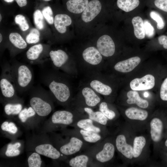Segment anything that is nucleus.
I'll use <instances>...</instances> for the list:
<instances>
[{
  "mask_svg": "<svg viewBox=\"0 0 167 167\" xmlns=\"http://www.w3.org/2000/svg\"><path fill=\"white\" fill-rule=\"evenodd\" d=\"M97 146L88 155L91 161H95L99 164L106 163L113 157L115 146L110 141H105Z\"/></svg>",
  "mask_w": 167,
  "mask_h": 167,
  "instance_id": "obj_4",
  "label": "nucleus"
},
{
  "mask_svg": "<svg viewBox=\"0 0 167 167\" xmlns=\"http://www.w3.org/2000/svg\"><path fill=\"white\" fill-rule=\"evenodd\" d=\"M91 159L88 154H81L71 158L69 162L72 167H86L91 162Z\"/></svg>",
  "mask_w": 167,
  "mask_h": 167,
  "instance_id": "obj_28",
  "label": "nucleus"
},
{
  "mask_svg": "<svg viewBox=\"0 0 167 167\" xmlns=\"http://www.w3.org/2000/svg\"><path fill=\"white\" fill-rule=\"evenodd\" d=\"M101 5L98 0H92L89 2L83 11L81 18L84 22H89L92 20L100 12Z\"/></svg>",
  "mask_w": 167,
  "mask_h": 167,
  "instance_id": "obj_15",
  "label": "nucleus"
},
{
  "mask_svg": "<svg viewBox=\"0 0 167 167\" xmlns=\"http://www.w3.org/2000/svg\"><path fill=\"white\" fill-rule=\"evenodd\" d=\"M128 99L126 102L129 104H135L139 107L146 108L149 106V102L146 100L142 98L136 91L131 90L127 93Z\"/></svg>",
  "mask_w": 167,
  "mask_h": 167,
  "instance_id": "obj_23",
  "label": "nucleus"
},
{
  "mask_svg": "<svg viewBox=\"0 0 167 167\" xmlns=\"http://www.w3.org/2000/svg\"><path fill=\"white\" fill-rule=\"evenodd\" d=\"M0 21L1 22L2 19V16L1 14H0Z\"/></svg>",
  "mask_w": 167,
  "mask_h": 167,
  "instance_id": "obj_52",
  "label": "nucleus"
},
{
  "mask_svg": "<svg viewBox=\"0 0 167 167\" xmlns=\"http://www.w3.org/2000/svg\"><path fill=\"white\" fill-rule=\"evenodd\" d=\"M22 105L21 103H8L5 105L4 110L7 115L19 114L22 109Z\"/></svg>",
  "mask_w": 167,
  "mask_h": 167,
  "instance_id": "obj_32",
  "label": "nucleus"
},
{
  "mask_svg": "<svg viewBox=\"0 0 167 167\" xmlns=\"http://www.w3.org/2000/svg\"><path fill=\"white\" fill-rule=\"evenodd\" d=\"M86 84L93 89L98 94L103 96H108L111 94L112 89L110 86L104 83L101 76L97 73H92Z\"/></svg>",
  "mask_w": 167,
  "mask_h": 167,
  "instance_id": "obj_9",
  "label": "nucleus"
},
{
  "mask_svg": "<svg viewBox=\"0 0 167 167\" xmlns=\"http://www.w3.org/2000/svg\"><path fill=\"white\" fill-rule=\"evenodd\" d=\"M140 4L139 0H117L118 7L126 12L133 11Z\"/></svg>",
  "mask_w": 167,
  "mask_h": 167,
  "instance_id": "obj_30",
  "label": "nucleus"
},
{
  "mask_svg": "<svg viewBox=\"0 0 167 167\" xmlns=\"http://www.w3.org/2000/svg\"><path fill=\"white\" fill-rule=\"evenodd\" d=\"M153 3L156 7L167 12V0H154Z\"/></svg>",
  "mask_w": 167,
  "mask_h": 167,
  "instance_id": "obj_45",
  "label": "nucleus"
},
{
  "mask_svg": "<svg viewBox=\"0 0 167 167\" xmlns=\"http://www.w3.org/2000/svg\"><path fill=\"white\" fill-rule=\"evenodd\" d=\"M115 146L117 151L125 157L130 159L133 157V146L127 143L124 135L120 134L117 136Z\"/></svg>",
  "mask_w": 167,
  "mask_h": 167,
  "instance_id": "obj_14",
  "label": "nucleus"
},
{
  "mask_svg": "<svg viewBox=\"0 0 167 167\" xmlns=\"http://www.w3.org/2000/svg\"><path fill=\"white\" fill-rule=\"evenodd\" d=\"M143 23L145 35L149 38L153 37L155 33L154 27L147 20H144Z\"/></svg>",
  "mask_w": 167,
  "mask_h": 167,
  "instance_id": "obj_43",
  "label": "nucleus"
},
{
  "mask_svg": "<svg viewBox=\"0 0 167 167\" xmlns=\"http://www.w3.org/2000/svg\"><path fill=\"white\" fill-rule=\"evenodd\" d=\"M44 0L45 1H50L51 0Z\"/></svg>",
  "mask_w": 167,
  "mask_h": 167,
  "instance_id": "obj_53",
  "label": "nucleus"
},
{
  "mask_svg": "<svg viewBox=\"0 0 167 167\" xmlns=\"http://www.w3.org/2000/svg\"><path fill=\"white\" fill-rule=\"evenodd\" d=\"M146 144V139L143 136H136L134 139L133 143V157L137 158L141 154Z\"/></svg>",
  "mask_w": 167,
  "mask_h": 167,
  "instance_id": "obj_29",
  "label": "nucleus"
},
{
  "mask_svg": "<svg viewBox=\"0 0 167 167\" xmlns=\"http://www.w3.org/2000/svg\"><path fill=\"white\" fill-rule=\"evenodd\" d=\"M77 129L82 138L87 142L95 143L100 141L102 139L101 135L100 134L83 129Z\"/></svg>",
  "mask_w": 167,
  "mask_h": 167,
  "instance_id": "obj_26",
  "label": "nucleus"
},
{
  "mask_svg": "<svg viewBox=\"0 0 167 167\" xmlns=\"http://www.w3.org/2000/svg\"><path fill=\"white\" fill-rule=\"evenodd\" d=\"M165 145L167 147V139L166 140L165 142Z\"/></svg>",
  "mask_w": 167,
  "mask_h": 167,
  "instance_id": "obj_51",
  "label": "nucleus"
},
{
  "mask_svg": "<svg viewBox=\"0 0 167 167\" xmlns=\"http://www.w3.org/2000/svg\"><path fill=\"white\" fill-rule=\"evenodd\" d=\"M9 39L10 42L16 48L24 49L27 47V44L18 33L12 32L10 34Z\"/></svg>",
  "mask_w": 167,
  "mask_h": 167,
  "instance_id": "obj_31",
  "label": "nucleus"
},
{
  "mask_svg": "<svg viewBox=\"0 0 167 167\" xmlns=\"http://www.w3.org/2000/svg\"><path fill=\"white\" fill-rule=\"evenodd\" d=\"M0 88L2 95L6 99H11L16 96L17 91L11 74L10 66H6L3 69L0 76Z\"/></svg>",
  "mask_w": 167,
  "mask_h": 167,
  "instance_id": "obj_5",
  "label": "nucleus"
},
{
  "mask_svg": "<svg viewBox=\"0 0 167 167\" xmlns=\"http://www.w3.org/2000/svg\"><path fill=\"white\" fill-rule=\"evenodd\" d=\"M151 18L157 23V28L158 29H163L165 26L164 21L160 15L157 12L152 11L150 14Z\"/></svg>",
  "mask_w": 167,
  "mask_h": 167,
  "instance_id": "obj_40",
  "label": "nucleus"
},
{
  "mask_svg": "<svg viewBox=\"0 0 167 167\" xmlns=\"http://www.w3.org/2000/svg\"><path fill=\"white\" fill-rule=\"evenodd\" d=\"M148 96V93L147 92H145L144 94V96L145 97H147Z\"/></svg>",
  "mask_w": 167,
  "mask_h": 167,
  "instance_id": "obj_49",
  "label": "nucleus"
},
{
  "mask_svg": "<svg viewBox=\"0 0 167 167\" xmlns=\"http://www.w3.org/2000/svg\"><path fill=\"white\" fill-rule=\"evenodd\" d=\"M88 2V0H69L67 2L66 5L70 12L79 14L84 11Z\"/></svg>",
  "mask_w": 167,
  "mask_h": 167,
  "instance_id": "obj_24",
  "label": "nucleus"
},
{
  "mask_svg": "<svg viewBox=\"0 0 167 167\" xmlns=\"http://www.w3.org/2000/svg\"><path fill=\"white\" fill-rule=\"evenodd\" d=\"M49 55L55 67L68 74H72L74 72L75 66L69 63L68 55L65 51L62 49L51 50Z\"/></svg>",
  "mask_w": 167,
  "mask_h": 167,
  "instance_id": "obj_6",
  "label": "nucleus"
},
{
  "mask_svg": "<svg viewBox=\"0 0 167 167\" xmlns=\"http://www.w3.org/2000/svg\"><path fill=\"white\" fill-rule=\"evenodd\" d=\"M159 43L163 45L164 48L167 49V36L165 35H161L158 37Z\"/></svg>",
  "mask_w": 167,
  "mask_h": 167,
  "instance_id": "obj_46",
  "label": "nucleus"
},
{
  "mask_svg": "<svg viewBox=\"0 0 167 167\" xmlns=\"http://www.w3.org/2000/svg\"><path fill=\"white\" fill-rule=\"evenodd\" d=\"M81 113L68 110H60L55 112L51 117V121L55 124L66 125H75L79 119L85 118Z\"/></svg>",
  "mask_w": 167,
  "mask_h": 167,
  "instance_id": "obj_7",
  "label": "nucleus"
},
{
  "mask_svg": "<svg viewBox=\"0 0 167 167\" xmlns=\"http://www.w3.org/2000/svg\"><path fill=\"white\" fill-rule=\"evenodd\" d=\"M43 46L39 44L31 47L27 51L26 55L27 58L31 63H33L39 59L43 51Z\"/></svg>",
  "mask_w": 167,
  "mask_h": 167,
  "instance_id": "obj_27",
  "label": "nucleus"
},
{
  "mask_svg": "<svg viewBox=\"0 0 167 167\" xmlns=\"http://www.w3.org/2000/svg\"><path fill=\"white\" fill-rule=\"evenodd\" d=\"M42 13L47 22L50 24L54 23L53 12L51 8L49 6H47L43 9Z\"/></svg>",
  "mask_w": 167,
  "mask_h": 167,
  "instance_id": "obj_41",
  "label": "nucleus"
},
{
  "mask_svg": "<svg viewBox=\"0 0 167 167\" xmlns=\"http://www.w3.org/2000/svg\"><path fill=\"white\" fill-rule=\"evenodd\" d=\"M150 134L152 140L155 142L160 139L162 131L163 125L161 121L159 118H154L150 121Z\"/></svg>",
  "mask_w": 167,
  "mask_h": 167,
  "instance_id": "obj_19",
  "label": "nucleus"
},
{
  "mask_svg": "<svg viewBox=\"0 0 167 167\" xmlns=\"http://www.w3.org/2000/svg\"><path fill=\"white\" fill-rule=\"evenodd\" d=\"M71 17L64 14L56 15L54 18V24L56 29L60 33H64L66 31V27L71 24Z\"/></svg>",
  "mask_w": 167,
  "mask_h": 167,
  "instance_id": "obj_20",
  "label": "nucleus"
},
{
  "mask_svg": "<svg viewBox=\"0 0 167 167\" xmlns=\"http://www.w3.org/2000/svg\"><path fill=\"white\" fill-rule=\"evenodd\" d=\"M83 109L89 118L103 126L107 124L109 119L100 111H94L91 108L87 106Z\"/></svg>",
  "mask_w": 167,
  "mask_h": 167,
  "instance_id": "obj_22",
  "label": "nucleus"
},
{
  "mask_svg": "<svg viewBox=\"0 0 167 167\" xmlns=\"http://www.w3.org/2000/svg\"><path fill=\"white\" fill-rule=\"evenodd\" d=\"M15 20L22 31H24L29 28V25L24 15L20 14L17 15L15 17Z\"/></svg>",
  "mask_w": 167,
  "mask_h": 167,
  "instance_id": "obj_39",
  "label": "nucleus"
},
{
  "mask_svg": "<svg viewBox=\"0 0 167 167\" xmlns=\"http://www.w3.org/2000/svg\"><path fill=\"white\" fill-rule=\"evenodd\" d=\"M82 57L88 68L97 69L101 67L102 57L96 48L90 46L86 48L82 53Z\"/></svg>",
  "mask_w": 167,
  "mask_h": 167,
  "instance_id": "obj_8",
  "label": "nucleus"
},
{
  "mask_svg": "<svg viewBox=\"0 0 167 167\" xmlns=\"http://www.w3.org/2000/svg\"><path fill=\"white\" fill-rule=\"evenodd\" d=\"M141 59L137 56L119 61L114 66V70L118 72L127 73L132 71L140 63Z\"/></svg>",
  "mask_w": 167,
  "mask_h": 167,
  "instance_id": "obj_16",
  "label": "nucleus"
},
{
  "mask_svg": "<svg viewBox=\"0 0 167 167\" xmlns=\"http://www.w3.org/2000/svg\"><path fill=\"white\" fill-rule=\"evenodd\" d=\"M33 92L30 100V104L38 115L46 116L52 112L53 106L49 101L51 94L46 91L37 88Z\"/></svg>",
  "mask_w": 167,
  "mask_h": 167,
  "instance_id": "obj_3",
  "label": "nucleus"
},
{
  "mask_svg": "<svg viewBox=\"0 0 167 167\" xmlns=\"http://www.w3.org/2000/svg\"><path fill=\"white\" fill-rule=\"evenodd\" d=\"M0 42L1 43L2 39V36L1 33L0 34Z\"/></svg>",
  "mask_w": 167,
  "mask_h": 167,
  "instance_id": "obj_50",
  "label": "nucleus"
},
{
  "mask_svg": "<svg viewBox=\"0 0 167 167\" xmlns=\"http://www.w3.org/2000/svg\"><path fill=\"white\" fill-rule=\"evenodd\" d=\"M11 72L17 91L25 92L32 84L33 74L31 68L24 64H16L10 66Z\"/></svg>",
  "mask_w": 167,
  "mask_h": 167,
  "instance_id": "obj_2",
  "label": "nucleus"
},
{
  "mask_svg": "<svg viewBox=\"0 0 167 167\" xmlns=\"http://www.w3.org/2000/svg\"><path fill=\"white\" fill-rule=\"evenodd\" d=\"M1 128L3 131H7L9 133L15 134L18 131V129L13 123L5 121L1 125Z\"/></svg>",
  "mask_w": 167,
  "mask_h": 167,
  "instance_id": "obj_42",
  "label": "nucleus"
},
{
  "mask_svg": "<svg viewBox=\"0 0 167 167\" xmlns=\"http://www.w3.org/2000/svg\"><path fill=\"white\" fill-rule=\"evenodd\" d=\"M155 84L154 76L147 74L140 78H135L130 83V87L132 90L141 91L149 90L153 88Z\"/></svg>",
  "mask_w": 167,
  "mask_h": 167,
  "instance_id": "obj_13",
  "label": "nucleus"
},
{
  "mask_svg": "<svg viewBox=\"0 0 167 167\" xmlns=\"http://www.w3.org/2000/svg\"><path fill=\"white\" fill-rule=\"evenodd\" d=\"M84 141L81 137L75 136L71 137L68 142L62 145L59 151L65 156H71L80 151L84 146Z\"/></svg>",
  "mask_w": 167,
  "mask_h": 167,
  "instance_id": "obj_10",
  "label": "nucleus"
},
{
  "mask_svg": "<svg viewBox=\"0 0 167 167\" xmlns=\"http://www.w3.org/2000/svg\"><path fill=\"white\" fill-rule=\"evenodd\" d=\"M132 23L136 37L139 39L144 38L145 34L143 21L142 18L139 16L135 17L132 19Z\"/></svg>",
  "mask_w": 167,
  "mask_h": 167,
  "instance_id": "obj_25",
  "label": "nucleus"
},
{
  "mask_svg": "<svg viewBox=\"0 0 167 167\" xmlns=\"http://www.w3.org/2000/svg\"><path fill=\"white\" fill-rule=\"evenodd\" d=\"M96 48L102 56L109 57L113 56L115 52V45L111 38L106 35L101 36L97 40Z\"/></svg>",
  "mask_w": 167,
  "mask_h": 167,
  "instance_id": "obj_12",
  "label": "nucleus"
},
{
  "mask_svg": "<svg viewBox=\"0 0 167 167\" xmlns=\"http://www.w3.org/2000/svg\"><path fill=\"white\" fill-rule=\"evenodd\" d=\"M40 33L38 30L33 28L26 37V40L29 44H35L37 43L40 40Z\"/></svg>",
  "mask_w": 167,
  "mask_h": 167,
  "instance_id": "obj_37",
  "label": "nucleus"
},
{
  "mask_svg": "<svg viewBox=\"0 0 167 167\" xmlns=\"http://www.w3.org/2000/svg\"><path fill=\"white\" fill-rule=\"evenodd\" d=\"M51 96L59 103L65 105L68 103L71 96V90L69 83L62 77L51 73L44 78Z\"/></svg>",
  "mask_w": 167,
  "mask_h": 167,
  "instance_id": "obj_1",
  "label": "nucleus"
},
{
  "mask_svg": "<svg viewBox=\"0 0 167 167\" xmlns=\"http://www.w3.org/2000/svg\"><path fill=\"white\" fill-rule=\"evenodd\" d=\"M125 113L130 119L143 121L147 119L148 113L145 110L134 107H131L126 110Z\"/></svg>",
  "mask_w": 167,
  "mask_h": 167,
  "instance_id": "obj_21",
  "label": "nucleus"
},
{
  "mask_svg": "<svg viewBox=\"0 0 167 167\" xmlns=\"http://www.w3.org/2000/svg\"><path fill=\"white\" fill-rule=\"evenodd\" d=\"M160 96L162 100L167 101V78L164 80L161 85Z\"/></svg>",
  "mask_w": 167,
  "mask_h": 167,
  "instance_id": "obj_44",
  "label": "nucleus"
},
{
  "mask_svg": "<svg viewBox=\"0 0 167 167\" xmlns=\"http://www.w3.org/2000/svg\"><path fill=\"white\" fill-rule=\"evenodd\" d=\"M95 122L88 118H83L78 120L74 125L77 128L97 133L101 135V127L97 124L96 125Z\"/></svg>",
  "mask_w": 167,
  "mask_h": 167,
  "instance_id": "obj_18",
  "label": "nucleus"
},
{
  "mask_svg": "<svg viewBox=\"0 0 167 167\" xmlns=\"http://www.w3.org/2000/svg\"><path fill=\"white\" fill-rule=\"evenodd\" d=\"M18 5L20 7L25 6L27 4V0H15Z\"/></svg>",
  "mask_w": 167,
  "mask_h": 167,
  "instance_id": "obj_47",
  "label": "nucleus"
},
{
  "mask_svg": "<svg viewBox=\"0 0 167 167\" xmlns=\"http://www.w3.org/2000/svg\"><path fill=\"white\" fill-rule=\"evenodd\" d=\"M35 151L40 154L53 159H58L61 156L60 152L49 143L41 144L37 146Z\"/></svg>",
  "mask_w": 167,
  "mask_h": 167,
  "instance_id": "obj_17",
  "label": "nucleus"
},
{
  "mask_svg": "<svg viewBox=\"0 0 167 167\" xmlns=\"http://www.w3.org/2000/svg\"><path fill=\"white\" fill-rule=\"evenodd\" d=\"M80 93L85 106L94 107L99 105L101 101L98 93L87 84L81 87Z\"/></svg>",
  "mask_w": 167,
  "mask_h": 167,
  "instance_id": "obj_11",
  "label": "nucleus"
},
{
  "mask_svg": "<svg viewBox=\"0 0 167 167\" xmlns=\"http://www.w3.org/2000/svg\"><path fill=\"white\" fill-rule=\"evenodd\" d=\"M33 19L37 28L40 30L42 29L44 27L43 15L40 10H37L34 12Z\"/></svg>",
  "mask_w": 167,
  "mask_h": 167,
  "instance_id": "obj_38",
  "label": "nucleus"
},
{
  "mask_svg": "<svg viewBox=\"0 0 167 167\" xmlns=\"http://www.w3.org/2000/svg\"><path fill=\"white\" fill-rule=\"evenodd\" d=\"M6 2H13L14 0H4Z\"/></svg>",
  "mask_w": 167,
  "mask_h": 167,
  "instance_id": "obj_48",
  "label": "nucleus"
},
{
  "mask_svg": "<svg viewBox=\"0 0 167 167\" xmlns=\"http://www.w3.org/2000/svg\"><path fill=\"white\" fill-rule=\"evenodd\" d=\"M36 113L31 107L24 108L19 114V118L23 122H25L28 118L34 116Z\"/></svg>",
  "mask_w": 167,
  "mask_h": 167,
  "instance_id": "obj_36",
  "label": "nucleus"
},
{
  "mask_svg": "<svg viewBox=\"0 0 167 167\" xmlns=\"http://www.w3.org/2000/svg\"><path fill=\"white\" fill-rule=\"evenodd\" d=\"M99 109L109 120H113L116 117L115 112L109 108L108 104L105 101H101L99 104Z\"/></svg>",
  "mask_w": 167,
  "mask_h": 167,
  "instance_id": "obj_33",
  "label": "nucleus"
},
{
  "mask_svg": "<svg viewBox=\"0 0 167 167\" xmlns=\"http://www.w3.org/2000/svg\"><path fill=\"white\" fill-rule=\"evenodd\" d=\"M21 146V144L17 142L12 144L9 143L7 145L5 152L6 156L8 157H12L19 155L20 151L18 148Z\"/></svg>",
  "mask_w": 167,
  "mask_h": 167,
  "instance_id": "obj_35",
  "label": "nucleus"
},
{
  "mask_svg": "<svg viewBox=\"0 0 167 167\" xmlns=\"http://www.w3.org/2000/svg\"><path fill=\"white\" fill-rule=\"evenodd\" d=\"M28 162L29 167H40L42 161L40 154L36 152L32 153L28 158Z\"/></svg>",
  "mask_w": 167,
  "mask_h": 167,
  "instance_id": "obj_34",
  "label": "nucleus"
}]
</instances>
